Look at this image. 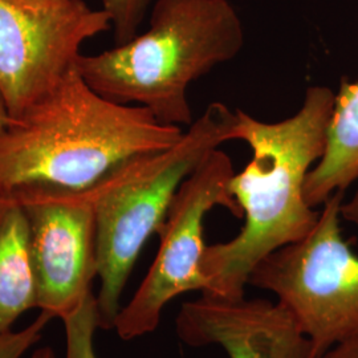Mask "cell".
<instances>
[{
	"label": "cell",
	"mask_w": 358,
	"mask_h": 358,
	"mask_svg": "<svg viewBox=\"0 0 358 358\" xmlns=\"http://www.w3.org/2000/svg\"><path fill=\"white\" fill-rule=\"evenodd\" d=\"M177 333L185 344L217 346L227 358H320L292 316L266 299L202 294L180 308Z\"/></svg>",
	"instance_id": "cell-9"
},
{
	"label": "cell",
	"mask_w": 358,
	"mask_h": 358,
	"mask_svg": "<svg viewBox=\"0 0 358 358\" xmlns=\"http://www.w3.org/2000/svg\"><path fill=\"white\" fill-rule=\"evenodd\" d=\"M155 0H103V10L109 15L115 45L128 43L138 35L145 16Z\"/></svg>",
	"instance_id": "cell-13"
},
{
	"label": "cell",
	"mask_w": 358,
	"mask_h": 358,
	"mask_svg": "<svg viewBox=\"0 0 358 358\" xmlns=\"http://www.w3.org/2000/svg\"><path fill=\"white\" fill-rule=\"evenodd\" d=\"M138 105L115 103L71 69L0 130V196L23 189L84 192L129 159L182 138Z\"/></svg>",
	"instance_id": "cell-2"
},
{
	"label": "cell",
	"mask_w": 358,
	"mask_h": 358,
	"mask_svg": "<svg viewBox=\"0 0 358 358\" xmlns=\"http://www.w3.org/2000/svg\"><path fill=\"white\" fill-rule=\"evenodd\" d=\"M7 109H6V105H4V101H3V99H1V96H0V130L4 128V125H6V122H7Z\"/></svg>",
	"instance_id": "cell-18"
},
{
	"label": "cell",
	"mask_w": 358,
	"mask_h": 358,
	"mask_svg": "<svg viewBox=\"0 0 358 358\" xmlns=\"http://www.w3.org/2000/svg\"><path fill=\"white\" fill-rule=\"evenodd\" d=\"M52 320L47 313H40L38 319L17 332L0 334V358H22L29 348L38 344L43 331Z\"/></svg>",
	"instance_id": "cell-14"
},
{
	"label": "cell",
	"mask_w": 358,
	"mask_h": 358,
	"mask_svg": "<svg viewBox=\"0 0 358 358\" xmlns=\"http://www.w3.org/2000/svg\"><path fill=\"white\" fill-rule=\"evenodd\" d=\"M341 215L346 222L358 224V187L350 201H344L341 206Z\"/></svg>",
	"instance_id": "cell-16"
},
{
	"label": "cell",
	"mask_w": 358,
	"mask_h": 358,
	"mask_svg": "<svg viewBox=\"0 0 358 358\" xmlns=\"http://www.w3.org/2000/svg\"><path fill=\"white\" fill-rule=\"evenodd\" d=\"M63 322L66 337L65 358H99L94 349V334L100 329L96 294H90Z\"/></svg>",
	"instance_id": "cell-12"
},
{
	"label": "cell",
	"mask_w": 358,
	"mask_h": 358,
	"mask_svg": "<svg viewBox=\"0 0 358 358\" xmlns=\"http://www.w3.org/2000/svg\"><path fill=\"white\" fill-rule=\"evenodd\" d=\"M320 358H358V341L333 346L322 353Z\"/></svg>",
	"instance_id": "cell-15"
},
{
	"label": "cell",
	"mask_w": 358,
	"mask_h": 358,
	"mask_svg": "<svg viewBox=\"0 0 358 358\" xmlns=\"http://www.w3.org/2000/svg\"><path fill=\"white\" fill-rule=\"evenodd\" d=\"M11 198L23 207L28 247L43 313L64 320L81 307L99 275L93 207L83 192L23 189Z\"/></svg>",
	"instance_id": "cell-8"
},
{
	"label": "cell",
	"mask_w": 358,
	"mask_h": 358,
	"mask_svg": "<svg viewBox=\"0 0 358 358\" xmlns=\"http://www.w3.org/2000/svg\"><path fill=\"white\" fill-rule=\"evenodd\" d=\"M243 45V24L229 0H155L148 31L112 50L80 55L75 66L103 97L189 128L190 84L234 60Z\"/></svg>",
	"instance_id": "cell-3"
},
{
	"label": "cell",
	"mask_w": 358,
	"mask_h": 358,
	"mask_svg": "<svg viewBox=\"0 0 358 358\" xmlns=\"http://www.w3.org/2000/svg\"><path fill=\"white\" fill-rule=\"evenodd\" d=\"M32 358H56V356L50 346H45V348H40L38 350H35Z\"/></svg>",
	"instance_id": "cell-17"
},
{
	"label": "cell",
	"mask_w": 358,
	"mask_h": 358,
	"mask_svg": "<svg viewBox=\"0 0 358 358\" xmlns=\"http://www.w3.org/2000/svg\"><path fill=\"white\" fill-rule=\"evenodd\" d=\"M358 180V81L343 78L334 97L324 153L308 173V205L322 206Z\"/></svg>",
	"instance_id": "cell-10"
},
{
	"label": "cell",
	"mask_w": 358,
	"mask_h": 358,
	"mask_svg": "<svg viewBox=\"0 0 358 358\" xmlns=\"http://www.w3.org/2000/svg\"><path fill=\"white\" fill-rule=\"evenodd\" d=\"M36 306L26 214L17 202L0 196V334L11 332L16 320Z\"/></svg>",
	"instance_id": "cell-11"
},
{
	"label": "cell",
	"mask_w": 358,
	"mask_h": 358,
	"mask_svg": "<svg viewBox=\"0 0 358 358\" xmlns=\"http://www.w3.org/2000/svg\"><path fill=\"white\" fill-rule=\"evenodd\" d=\"M344 194L334 192L313 230L267 256L250 278L276 296L320 356L358 341V255L343 235Z\"/></svg>",
	"instance_id": "cell-5"
},
{
	"label": "cell",
	"mask_w": 358,
	"mask_h": 358,
	"mask_svg": "<svg viewBox=\"0 0 358 358\" xmlns=\"http://www.w3.org/2000/svg\"><path fill=\"white\" fill-rule=\"evenodd\" d=\"M112 28L84 0H0V96L24 113L75 68L83 44Z\"/></svg>",
	"instance_id": "cell-7"
},
{
	"label": "cell",
	"mask_w": 358,
	"mask_h": 358,
	"mask_svg": "<svg viewBox=\"0 0 358 358\" xmlns=\"http://www.w3.org/2000/svg\"><path fill=\"white\" fill-rule=\"evenodd\" d=\"M235 171L230 157L214 149L183 180L158 232L159 247L153 264L115 322L118 337L130 341L154 332L167 304L187 292L205 294L202 262L205 255V220L215 207L243 217L231 195Z\"/></svg>",
	"instance_id": "cell-6"
},
{
	"label": "cell",
	"mask_w": 358,
	"mask_h": 358,
	"mask_svg": "<svg viewBox=\"0 0 358 358\" xmlns=\"http://www.w3.org/2000/svg\"><path fill=\"white\" fill-rule=\"evenodd\" d=\"M236 112L211 103L174 146L134 157L84 194L90 199L97 243L100 329H113L121 297L146 242L162 229L183 180L211 150L232 141Z\"/></svg>",
	"instance_id": "cell-4"
},
{
	"label": "cell",
	"mask_w": 358,
	"mask_h": 358,
	"mask_svg": "<svg viewBox=\"0 0 358 358\" xmlns=\"http://www.w3.org/2000/svg\"><path fill=\"white\" fill-rule=\"evenodd\" d=\"M336 93L310 87L301 108L279 122H263L236 110L232 140L244 141L252 158L230 182L244 224L229 242L206 247L202 272L206 296L239 300L260 262L285 245L304 239L320 211L304 194L310 169L321 158Z\"/></svg>",
	"instance_id": "cell-1"
}]
</instances>
